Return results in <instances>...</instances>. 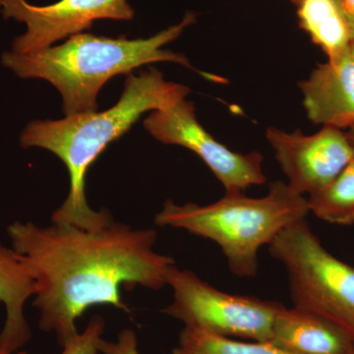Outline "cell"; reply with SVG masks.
Instances as JSON below:
<instances>
[{"instance_id": "cell-1", "label": "cell", "mask_w": 354, "mask_h": 354, "mask_svg": "<svg viewBox=\"0 0 354 354\" xmlns=\"http://www.w3.org/2000/svg\"><path fill=\"white\" fill-rule=\"evenodd\" d=\"M7 234L36 283L39 329L55 334L60 346L78 333L76 321L87 310L111 305L129 312L121 288L162 290L176 266L153 248L156 230L114 220L95 228L17 221Z\"/></svg>"}, {"instance_id": "cell-2", "label": "cell", "mask_w": 354, "mask_h": 354, "mask_svg": "<svg viewBox=\"0 0 354 354\" xmlns=\"http://www.w3.org/2000/svg\"><path fill=\"white\" fill-rule=\"evenodd\" d=\"M190 88L169 82L158 69L129 74L120 101L113 108L65 116L58 120H34L20 135L23 149L41 148L57 156L66 167L70 188L51 223L95 228L113 221L106 209L95 211L86 197V176L95 160L147 111H162L186 99Z\"/></svg>"}, {"instance_id": "cell-3", "label": "cell", "mask_w": 354, "mask_h": 354, "mask_svg": "<svg viewBox=\"0 0 354 354\" xmlns=\"http://www.w3.org/2000/svg\"><path fill=\"white\" fill-rule=\"evenodd\" d=\"M196 18V14L187 13L178 24L147 39H113L81 32L60 46L36 53L6 51L2 53L1 64L21 79H43L57 88L65 115L94 113L100 91L114 76L129 75L133 70L155 62L192 68L183 53L162 46L178 39Z\"/></svg>"}, {"instance_id": "cell-4", "label": "cell", "mask_w": 354, "mask_h": 354, "mask_svg": "<svg viewBox=\"0 0 354 354\" xmlns=\"http://www.w3.org/2000/svg\"><path fill=\"white\" fill-rule=\"evenodd\" d=\"M308 214L306 198L293 193L283 181H274L264 197L225 193L208 205H178L167 200L156 215L155 223L215 242L232 274L252 278L257 274L260 249L269 246L286 227L306 218Z\"/></svg>"}, {"instance_id": "cell-5", "label": "cell", "mask_w": 354, "mask_h": 354, "mask_svg": "<svg viewBox=\"0 0 354 354\" xmlns=\"http://www.w3.org/2000/svg\"><path fill=\"white\" fill-rule=\"evenodd\" d=\"M269 250L288 272L295 306L332 321L354 339V267L323 246L306 218L286 227Z\"/></svg>"}, {"instance_id": "cell-6", "label": "cell", "mask_w": 354, "mask_h": 354, "mask_svg": "<svg viewBox=\"0 0 354 354\" xmlns=\"http://www.w3.org/2000/svg\"><path fill=\"white\" fill-rule=\"evenodd\" d=\"M174 299L162 312L196 328L227 337L271 341L272 327L283 305L245 295H230L174 266L167 278Z\"/></svg>"}, {"instance_id": "cell-7", "label": "cell", "mask_w": 354, "mask_h": 354, "mask_svg": "<svg viewBox=\"0 0 354 354\" xmlns=\"http://www.w3.org/2000/svg\"><path fill=\"white\" fill-rule=\"evenodd\" d=\"M147 131L160 143L184 147L196 153L225 187V193L244 192L267 181L263 156L234 152L216 141L200 124L192 102L181 100L144 120Z\"/></svg>"}, {"instance_id": "cell-8", "label": "cell", "mask_w": 354, "mask_h": 354, "mask_svg": "<svg viewBox=\"0 0 354 354\" xmlns=\"http://www.w3.org/2000/svg\"><path fill=\"white\" fill-rule=\"evenodd\" d=\"M0 11L4 19L24 23L27 27L12 43V51L23 55L81 34L95 21H130L135 15L128 0H59L46 6H32L26 0H0Z\"/></svg>"}, {"instance_id": "cell-9", "label": "cell", "mask_w": 354, "mask_h": 354, "mask_svg": "<svg viewBox=\"0 0 354 354\" xmlns=\"http://www.w3.org/2000/svg\"><path fill=\"white\" fill-rule=\"evenodd\" d=\"M266 137L288 177L286 184L300 196L322 189L354 158V147L346 132L335 127H324L312 135L268 127Z\"/></svg>"}, {"instance_id": "cell-10", "label": "cell", "mask_w": 354, "mask_h": 354, "mask_svg": "<svg viewBox=\"0 0 354 354\" xmlns=\"http://www.w3.org/2000/svg\"><path fill=\"white\" fill-rule=\"evenodd\" d=\"M298 85L312 122L341 130L354 125V64L348 50L319 65Z\"/></svg>"}, {"instance_id": "cell-11", "label": "cell", "mask_w": 354, "mask_h": 354, "mask_svg": "<svg viewBox=\"0 0 354 354\" xmlns=\"http://www.w3.org/2000/svg\"><path fill=\"white\" fill-rule=\"evenodd\" d=\"M270 342L291 354H354V339L346 330L295 306L279 312Z\"/></svg>"}, {"instance_id": "cell-12", "label": "cell", "mask_w": 354, "mask_h": 354, "mask_svg": "<svg viewBox=\"0 0 354 354\" xmlns=\"http://www.w3.org/2000/svg\"><path fill=\"white\" fill-rule=\"evenodd\" d=\"M36 291V283L22 256L0 241V304L6 309V321L0 330V348L14 353L31 339L25 306Z\"/></svg>"}, {"instance_id": "cell-13", "label": "cell", "mask_w": 354, "mask_h": 354, "mask_svg": "<svg viewBox=\"0 0 354 354\" xmlns=\"http://www.w3.org/2000/svg\"><path fill=\"white\" fill-rule=\"evenodd\" d=\"M298 21L312 41L335 59L348 53L353 36L334 0H291Z\"/></svg>"}, {"instance_id": "cell-14", "label": "cell", "mask_w": 354, "mask_h": 354, "mask_svg": "<svg viewBox=\"0 0 354 354\" xmlns=\"http://www.w3.org/2000/svg\"><path fill=\"white\" fill-rule=\"evenodd\" d=\"M309 213L326 223L354 225V158L332 183L309 195Z\"/></svg>"}, {"instance_id": "cell-15", "label": "cell", "mask_w": 354, "mask_h": 354, "mask_svg": "<svg viewBox=\"0 0 354 354\" xmlns=\"http://www.w3.org/2000/svg\"><path fill=\"white\" fill-rule=\"evenodd\" d=\"M174 354H291L270 342H241L184 327Z\"/></svg>"}, {"instance_id": "cell-16", "label": "cell", "mask_w": 354, "mask_h": 354, "mask_svg": "<svg viewBox=\"0 0 354 354\" xmlns=\"http://www.w3.org/2000/svg\"><path fill=\"white\" fill-rule=\"evenodd\" d=\"M104 327L102 317L93 316L82 332L77 333L62 344L64 349L60 354H99Z\"/></svg>"}, {"instance_id": "cell-17", "label": "cell", "mask_w": 354, "mask_h": 354, "mask_svg": "<svg viewBox=\"0 0 354 354\" xmlns=\"http://www.w3.org/2000/svg\"><path fill=\"white\" fill-rule=\"evenodd\" d=\"M101 354H140L136 334L131 329L121 330L115 342L102 339L100 346Z\"/></svg>"}, {"instance_id": "cell-18", "label": "cell", "mask_w": 354, "mask_h": 354, "mask_svg": "<svg viewBox=\"0 0 354 354\" xmlns=\"http://www.w3.org/2000/svg\"><path fill=\"white\" fill-rule=\"evenodd\" d=\"M354 39V0H334Z\"/></svg>"}, {"instance_id": "cell-19", "label": "cell", "mask_w": 354, "mask_h": 354, "mask_svg": "<svg viewBox=\"0 0 354 354\" xmlns=\"http://www.w3.org/2000/svg\"><path fill=\"white\" fill-rule=\"evenodd\" d=\"M346 137L351 142V145L354 147V125L351 128H348V131L346 132Z\"/></svg>"}, {"instance_id": "cell-20", "label": "cell", "mask_w": 354, "mask_h": 354, "mask_svg": "<svg viewBox=\"0 0 354 354\" xmlns=\"http://www.w3.org/2000/svg\"><path fill=\"white\" fill-rule=\"evenodd\" d=\"M348 55H349V57H351V60H353V62L354 64V39H353V41H351V44H349Z\"/></svg>"}, {"instance_id": "cell-21", "label": "cell", "mask_w": 354, "mask_h": 354, "mask_svg": "<svg viewBox=\"0 0 354 354\" xmlns=\"http://www.w3.org/2000/svg\"><path fill=\"white\" fill-rule=\"evenodd\" d=\"M0 354H28L25 353V351H14V353H11V351H4V349L0 348Z\"/></svg>"}]
</instances>
